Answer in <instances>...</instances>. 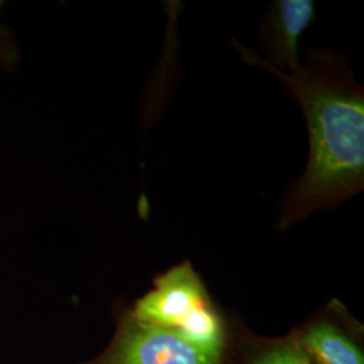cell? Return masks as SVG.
Instances as JSON below:
<instances>
[{
	"mask_svg": "<svg viewBox=\"0 0 364 364\" xmlns=\"http://www.w3.org/2000/svg\"><path fill=\"white\" fill-rule=\"evenodd\" d=\"M251 65L281 80L302 107L309 134V161L287 192L278 225L287 230L326 207H336L363 191L364 91L336 52L311 50L305 65L285 73L232 39Z\"/></svg>",
	"mask_w": 364,
	"mask_h": 364,
	"instance_id": "cell-1",
	"label": "cell"
},
{
	"mask_svg": "<svg viewBox=\"0 0 364 364\" xmlns=\"http://www.w3.org/2000/svg\"><path fill=\"white\" fill-rule=\"evenodd\" d=\"M146 324L178 332L205 346H225L235 336V324L209 294L192 262L183 260L153 278V287L129 306Z\"/></svg>",
	"mask_w": 364,
	"mask_h": 364,
	"instance_id": "cell-2",
	"label": "cell"
},
{
	"mask_svg": "<svg viewBox=\"0 0 364 364\" xmlns=\"http://www.w3.org/2000/svg\"><path fill=\"white\" fill-rule=\"evenodd\" d=\"M85 364H237V356L235 336L225 346L200 344L178 332L142 323L124 308L107 348Z\"/></svg>",
	"mask_w": 364,
	"mask_h": 364,
	"instance_id": "cell-3",
	"label": "cell"
},
{
	"mask_svg": "<svg viewBox=\"0 0 364 364\" xmlns=\"http://www.w3.org/2000/svg\"><path fill=\"white\" fill-rule=\"evenodd\" d=\"M290 333L314 364H364L363 326L338 299Z\"/></svg>",
	"mask_w": 364,
	"mask_h": 364,
	"instance_id": "cell-4",
	"label": "cell"
},
{
	"mask_svg": "<svg viewBox=\"0 0 364 364\" xmlns=\"http://www.w3.org/2000/svg\"><path fill=\"white\" fill-rule=\"evenodd\" d=\"M314 19L313 0L274 1L260 26V45L266 55L260 58L281 72L296 70L301 65L299 39Z\"/></svg>",
	"mask_w": 364,
	"mask_h": 364,
	"instance_id": "cell-5",
	"label": "cell"
},
{
	"mask_svg": "<svg viewBox=\"0 0 364 364\" xmlns=\"http://www.w3.org/2000/svg\"><path fill=\"white\" fill-rule=\"evenodd\" d=\"M235 347L237 364H314L290 332L282 338H266L236 321Z\"/></svg>",
	"mask_w": 364,
	"mask_h": 364,
	"instance_id": "cell-6",
	"label": "cell"
},
{
	"mask_svg": "<svg viewBox=\"0 0 364 364\" xmlns=\"http://www.w3.org/2000/svg\"><path fill=\"white\" fill-rule=\"evenodd\" d=\"M4 7V1L0 0V13ZM22 60L21 46L15 38L13 31L0 22V70L15 72Z\"/></svg>",
	"mask_w": 364,
	"mask_h": 364,
	"instance_id": "cell-7",
	"label": "cell"
}]
</instances>
